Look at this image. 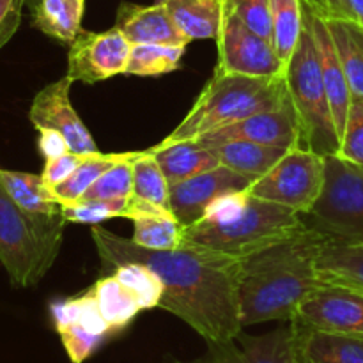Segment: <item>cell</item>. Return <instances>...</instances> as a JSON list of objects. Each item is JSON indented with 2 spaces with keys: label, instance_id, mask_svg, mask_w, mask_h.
<instances>
[{
  "label": "cell",
  "instance_id": "cell-1",
  "mask_svg": "<svg viewBox=\"0 0 363 363\" xmlns=\"http://www.w3.org/2000/svg\"><path fill=\"white\" fill-rule=\"evenodd\" d=\"M92 240L103 272L126 262L151 268L163 284L158 308L183 319L206 342L234 339L243 330L238 303L241 259L184 243L174 250H151L99 225H92Z\"/></svg>",
  "mask_w": 363,
  "mask_h": 363
},
{
  "label": "cell",
  "instance_id": "cell-2",
  "mask_svg": "<svg viewBox=\"0 0 363 363\" xmlns=\"http://www.w3.org/2000/svg\"><path fill=\"white\" fill-rule=\"evenodd\" d=\"M323 236L314 230L243 257L238 272L241 325L291 323L301 301L321 286L315 257Z\"/></svg>",
  "mask_w": 363,
  "mask_h": 363
},
{
  "label": "cell",
  "instance_id": "cell-3",
  "mask_svg": "<svg viewBox=\"0 0 363 363\" xmlns=\"http://www.w3.org/2000/svg\"><path fill=\"white\" fill-rule=\"evenodd\" d=\"M308 230L300 213L247 190L213 201L199 222L184 227L183 243L243 259Z\"/></svg>",
  "mask_w": 363,
  "mask_h": 363
},
{
  "label": "cell",
  "instance_id": "cell-4",
  "mask_svg": "<svg viewBox=\"0 0 363 363\" xmlns=\"http://www.w3.org/2000/svg\"><path fill=\"white\" fill-rule=\"evenodd\" d=\"M286 105H291L286 74L247 77L215 69V74L195 99L186 117L155 147L195 140L209 131L229 126L245 117L264 110L282 108Z\"/></svg>",
  "mask_w": 363,
  "mask_h": 363
},
{
  "label": "cell",
  "instance_id": "cell-5",
  "mask_svg": "<svg viewBox=\"0 0 363 363\" xmlns=\"http://www.w3.org/2000/svg\"><path fill=\"white\" fill-rule=\"evenodd\" d=\"M284 74L291 103L300 121L305 149H311L321 156L337 155L340 138L323 82L318 45L305 9L303 32Z\"/></svg>",
  "mask_w": 363,
  "mask_h": 363
},
{
  "label": "cell",
  "instance_id": "cell-6",
  "mask_svg": "<svg viewBox=\"0 0 363 363\" xmlns=\"http://www.w3.org/2000/svg\"><path fill=\"white\" fill-rule=\"evenodd\" d=\"M325 188L305 225L325 240L363 243V167L337 155L325 156Z\"/></svg>",
  "mask_w": 363,
  "mask_h": 363
},
{
  "label": "cell",
  "instance_id": "cell-7",
  "mask_svg": "<svg viewBox=\"0 0 363 363\" xmlns=\"http://www.w3.org/2000/svg\"><path fill=\"white\" fill-rule=\"evenodd\" d=\"M59 248L43 238L35 223L0 184V262L14 287L35 286L55 261Z\"/></svg>",
  "mask_w": 363,
  "mask_h": 363
},
{
  "label": "cell",
  "instance_id": "cell-8",
  "mask_svg": "<svg viewBox=\"0 0 363 363\" xmlns=\"http://www.w3.org/2000/svg\"><path fill=\"white\" fill-rule=\"evenodd\" d=\"M325 177V156L311 149L294 147L268 174L254 181L248 194L307 215L321 197Z\"/></svg>",
  "mask_w": 363,
  "mask_h": 363
},
{
  "label": "cell",
  "instance_id": "cell-9",
  "mask_svg": "<svg viewBox=\"0 0 363 363\" xmlns=\"http://www.w3.org/2000/svg\"><path fill=\"white\" fill-rule=\"evenodd\" d=\"M216 45V69L223 73L247 77H282L286 73V64L279 57L273 43L252 30L238 14L225 7Z\"/></svg>",
  "mask_w": 363,
  "mask_h": 363
},
{
  "label": "cell",
  "instance_id": "cell-10",
  "mask_svg": "<svg viewBox=\"0 0 363 363\" xmlns=\"http://www.w3.org/2000/svg\"><path fill=\"white\" fill-rule=\"evenodd\" d=\"M131 43L117 27L105 32H85L74 38L67 53V77L73 82L96 84L126 73Z\"/></svg>",
  "mask_w": 363,
  "mask_h": 363
},
{
  "label": "cell",
  "instance_id": "cell-11",
  "mask_svg": "<svg viewBox=\"0 0 363 363\" xmlns=\"http://www.w3.org/2000/svg\"><path fill=\"white\" fill-rule=\"evenodd\" d=\"M152 363H296L293 325L279 326L262 335H248L241 330L234 339L208 342L206 353L194 360L165 357Z\"/></svg>",
  "mask_w": 363,
  "mask_h": 363
},
{
  "label": "cell",
  "instance_id": "cell-12",
  "mask_svg": "<svg viewBox=\"0 0 363 363\" xmlns=\"http://www.w3.org/2000/svg\"><path fill=\"white\" fill-rule=\"evenodd\" d=\"M252 183V177L220 165L190 179L170 184V211L179 220L181 225L190 227L204 216L213 201L222 195L247 191Z\"/></svg>",
  "mask_w": 363,
  "mask_h": 363
},
{
  "label": "cell",
  "instance_id": "cell-13",
  "mask_svg": "<svg viewBox=\"0 0 363 363\" xmlns=\"http://www.w3.org/2000/svg\"><path fill=\"white\" fill-rule=\"evenodd\" d=\"M227 140H248L273 145V147L305 149L300 121L294 112L293 103L282 106V108L254 113L238 123L218 128V130L195 138V142L202 145H215Z\"/></svg>",
  "mask_w": 363,
  "mask_h": 363
},
{
  "label": "cell",
  "instance_id": "cell-14",
  "mask_svg": "<svg viewBox=\"0 0 363 363\" xmlns=\"http://www.w3.org/2000/svg\"><path fill=\"white\" fill-rule=\"evenodd\" d=\"M294 321L325 332L363 335V293L321 284L301 301Z\"/></svg>",
  "mask_w": 363,
  "mask_h": 363
},
{
  "label": "cell",
  "instance_id": "cell-15",
  "mask_svg": "<svg viewBox=\"0 0 363 363\" xmlns=\"http://www.w3.org/2000/svg\"><path fill=\"white\" fill-rule=\"evenodd\" d=\"M71 85H73V80L66 74L60 80L41 89L32 101L28 117L35 130L52 128V130L60 131L73 152L96 155L99 152L98 145L94 144V138L89 133L87 126L71 105Z\"/></svg>",
  "mask_w": 363,
  "mask_h": 363
},
{
  "label": "cell",
  "instance_id": "cell-16",
  "mask_svg": "<svg viewBox=\"0 0 363 363\" xmlns=\"http://www.w3.org/2000/svg\"><path fill=\"white\" fill-rule=\"evenodd\" d=\"M0 184L35 223L39 233L53 247L60 248L64 220L62 204L55 199L41 176L0 169Z\"/></svg>",
  "mask_w": 363,
  "mask_h": 363
},
{
  "label": "cell",
  "instance_id": "cell-17",
  "mask_svg": "<svg viewBox=\"0 0 363 363\" xmlns=\"http://www.w3.org/2000/svg\"><path fill=\"white\" fill-rule=\"evenodd\" d=\"M303 9L312 25V32H314L315 45H318L319 64H321L323 82H325L330 108H332L337 133H339L340 138L344 124H346L347 110H350L353 94H351V89L350 84H347L346 73H344L342 62H340L339 53H337L335 43H333L332 32H330L328 27V21H326V18L323 16V14L315 13L308 4L303 2Z\"/></svg>",
  "mask_w": 363,
  "mask_h": 363
},
{
  "label": "cell",
  "instance_id": "cell-18",
  "mask_svg": "<svg viewBox=\"0 0 363 363\" xmlns=\"http://www.w3.org/2000/svg\"><path fill=\"white\" fill-rule=\"evenodd\" d=\"M116 27L131 45L184 46L190 39L177 28L165 2L155 6H137L123 2L117 11Z\"/></svg>",
  "mask_w": 363,
  "mask_h": 363
},
{
  "label": "cell",
  "instance_id": "cell-19",
  "mask_svg": "<svg viewBox=\"0 0 363 363\" xmlns=\"http://www.w3.org/2000/svg\"><path fill=\"white\" fill-rule=\"evenodd\" d=\"M296 363H363V335L325 332L291 321Z\"/></svg>",
  "mask_w": 363,
  "mask_h": 363
},
{
  "label": "cell",
  "instance_id": "cell-20",
  "mask_svg": "<svg viewBox=\"0 0 363 363\" xmlns=\"http://www.w3.org/2000/svg\"><path fill=\"white\" fill-rule=\"evenodd\" d=\"M124 218L133 222V243L151 250H174L183 245V229L170 209L131 197Z\"/></svg>",
  "mask_w": 363,
  "mask_h": 363
},
{
  "label": "cell",
  "instance_id": "cell-21",
  "mask_svg": "<svg viewBox=\"0 0 363 363\" xmlns=\"http://www.w3.org/2000/svg\"><path fill=\"white\" fill-rule=\"evenodd\" d=\"M321 284L350 287L363 293V243H346L323 238L315 257Z\"/></svg>",
  "mask_w": 363,
  "mask_h": 363
},
{
  "label": "cell",
  "instance_id": "cell-22",
  "mask_svg": "<svg viewBox=\"0 0 363 363\" xmlns=\"http://www.w3.org/2000/svg\"><path fill=\"white\" fill-rule=\"evenodd\" d=\"M147 151L162 167L169 184L190 179L197 174L222 165L211 147H206L195 140L179 142V144L165 145V147H151Z\"/></svg>",
  "mask_w": 363,
  "mask_h": 363
},
{
  "label": "cell",
  "instance_id": "cell-23",
  "mask_svg": "<svg viewBox=\"0 0 363 363\" xmlns=\"http://www.w3.org/2000/svg\"><path fill=\"white\" fill-rule=\"evenodd\" d=\"M206 147H211L216 152L223 167H229L234 172L252 177L254 181L268 174L289 151V149L248 140H227L215 145H206Z\"/></svg>",
  "mask_w": 363,
  "mask_h": 363
},
{
  "label": "cell",
  "instance_id": "cell-24",
  "mask_svg": "<svg viewBox=\"0 0 363 363\" xmlns=\"http://www.w3.org/2000/svg\"><path fill=\"white\" fill-rule=\"evenodd\" d=\"M174 23L190 41L216 39L223 16V0H167Z\"/></svg>",
  "mask_w": 363,
  "mask_h": 363
},
{
  "label": "cell",
  "instance_id": "cell-25",
  "mask_svg": "<svg viewBox=\"0 0 363 363\" xmlns=\"http://www.w3.org/2000/svg\"><path fill=\"white\" fill-rule=\"evenodd\" d=\"M85 0H38L32 7L34 27L60 43L74 41L82 32Z\"/></svg>",
  "mask_w": 363,
  "mask_h": 363
},
{
  "label": "cell",
  "instance_id": "cell-26",
  "mask_svg": "<svg viewBox=\"0 0 363 363\" xmlns=\"http://www.w3.org/2000/svg\"><path fill=\"white\" fill-rule=\"evenodd\" d=\"M353 98H363V27L346 18H326Z\"/></svg>",
  "mask_w": 363,
  "mask_h": 363
},
{
  "label": "cell",
  "instance_id": "cell-27",
  "mask_svg": "<svg viewBox=\"0 0 363 363\" xmlns=\"http://www.w3.org/2000/svg\"><path fill=\"white\" fill-rule=\"evenodd\" d=\"M91 291L98 301L99 312L113 333L126 328L142 311L137 298L112 273L108 277L98 279V282L91 287Z\"/></svg>",
  "mask_w": 363,
  "mask_h": 363
},
{
  "label": "cell",
  "instance_id": "cell-28",
  "mask_svg": "<svg viewBox=\"0 0 363 363\" xmlns=\"http://www.w3.org/2000/svg\"><path fill=\"white\" fill-rule=\"evenodd\" d=\"M137 152H96L89 155L80 167L67 177L64 183L52 188V194L55 195L60 204H71V202L80 201L85 191L103 176L108 169L116 167L117 163L126 162L135 158Z\"/></svg>",
  "mask_w": 363,
  "mask_h": 363
},
{
  "label": "cell",
  "instance_id": "cell-29",
  "mask_svg": "<svg viewBox=\"0 0 363 363\" xmlns=\"http://www.w3.org/2000/svg\"><path fill=\"white\" fill-rule=\"evenodd\" d=\"M50 314H52L55 328L64 325H77L85 328L87 332L105 337V339L113 333L108 323L105 321V318L99 312L98 301H96L92 291H87L80 296L67 298V300L53 301L50 305Z\"/></svg>",
  "mask_w": 363,
  "mask_h": 363
},
{
  "label": "cell",
  "instance_id": "cell-30",
  "mask_svg": "<svg viewBox=\"0 0 363 363\" xmlns=\"http://www.w3.org/2000/svg\"><path fill=\"white\" fill-rule=\"evenodd\" d=\"M272 20L273 46L287 66L303 32V0H272Z\"/></svg>",
  "mask_w": 363,
  "mask_h": 363
},
{
  "label": "cell",
  "instance_id": "cell-31",
  "mask_svg": "<svg viewBox=\"0 0 363 363\" xmlns=\"http://www.w3.org/2000/svg\"><path fill=\"white\" fill-rule=\"evenodd\" d=\"M184 46L131 45L126 74L138 77H160L179 69L184 55Z\"/></svg>",
  "mask_w": 363,
  "mask_h": 363
},
{
  "label": "cell",
  "instance_id": "cell-32",
  "mask_svg": "<svg viewBox=\"0 0 363 363\" xmlns=\"http://www.w3.org/2000/svg\"><path fill=\"white\" fill-rule=\"evenodd\" d=\"M133 197L170 209V184L149 151H140L133 160Z\"/></svg>",
  "mask_w": 363,
  "mask_h": 363
},
{
  "label": "cell",
  "instance_id": "cell-33",
  "mask_svg": "<svg viewBox=\"0 0 363 363\" xmlns=\"http://www.w3.org/2000/svg\"><path fill=\"white\" fill-rule=\"evenodd\" d=\"M112 275L133 294L142 311L156 308L163 296V284L151 268L140 262H126L112 269Z\"/></svg>",
  "mask_w": 363,
  "mask_h": 363
},
{
  "label": "cell",
  "instance_id": "cell-34",
  "mask_svg": "<svg viewBox=\"0 0 363 363\" xmlns=\"http://www.w3.org/2000/svg\"><path fill=\"white\" fill-rule=\"evenodd\" d=\"M128 202L130 199H80L71 204H64L62 216L71 223L99 225L117 216L124 218Z\"/></svg>",
  "mask_w": 363,
  "mask_h": 363
},
{
  "label": "cell",
  "instance_id": "cell-35",
  "mask_svg": "<svg viewBox=\"0 0 363 363\" xmlns=\"http://www.w3.org/2000/svg\"><path fill=\"white\" fill-rule=\"evenodd\" d=\"M140 155V151H138ZM137 155V156H138ZM135 156V158H137ZM117 163L106 170L82 199H131L133 197V160Z\"/></svg>",
  "mask_w": 363,
  "mask_h": 363
},
{
  "label": "cell",
  "instance_id": "cell-36",
  "mask_svg": "<svg viewBox=\"0 0 363 363\" xmlns=\"http://www.w3.org/2000/svg\"><path fill=\"white\" fill-rule=\"evenodd\" d=\"M337 156L363 167V98L351 99Z\"/></svg>",
  "mask_w": 363,
  "mask_h": 363
},
{
  "label": "cell",
  "instance_id": "cell-37",
  "mask_svg": "<svg viewBox=\"0 0 363 363\" xmlns=\"http://www.w3.org/2000/svg\"><path fill=\"white\" fill-rule=\"evenodd\" d=\"M223 7L238 14L252 30L273 43L272 0H223Z\"/></svg>",
  "mask_w": 363,
  "mask_h": 363
},
{
  "label": "cell",
  "instance_id": "cell-38",
  "mask_svg": "<svg viewBox=\"0 0 363 363\" xmlns=\"http://www.w3.org/2000/svg\"><path fill=\"white\" fill-rule=\"evenodd\" d=\"M55 330L71 363H85L105 340V337L87 332L77 325H64Z\"/></svg>",
  "mask_w": 363,
  "mask_h": 363
},
{
  "label": "cell",
  "instance_id": "cell-39",
  "mask_svg": "<svg viewBox=\"0 0 363 363\" xmlns=\"http://www.w3.org/2000/svg\"><path fill=\"white\" fill-rule=\"evenodd\" d=\"M89 155H78V152H66V155L59 156V158H53V160H46L45 163V169H43V181H45L46 186L52 190L55 188L57 184L64 183L78 167L84 163V160L87 158Z\"/></svg>",
  "mask_w": 363,
  "mask_h": 363
},
{
  "label": "cell",
  "instance_id": "cell-40",
  "mask_svg": "<svg viewBox=\"0 0 363 363\" xmlns=\"http://www.w3.org/2000/svg\"><path fill=\"white\" fill-rule=\"evenodd\" d=\"M27 0H0V50L16 34Z\"/></svg>",
  "mask_w": 363,
  "mask_h": 363
},
{
  "label": "cell",
  "instance_id": "cell-41",
  "mask_svg": "<svg viewBox=\"0 0 363 363\" xmlns=\"http://www.w3.org/2000/svg\"><path fill=\"white\" fill-rule=\"evenodd\" d=\"M39 131V140L38 147L39 152L45 156V160H53L59 158V156L66 155L71 151L69 144L64 138V135L60 131L52 130V128H38Z\"/></svg>",
  "mask_w": 363,
  "mask_h": 363
},
{
  "label": "cell",
  "instance_id": "cell-42",
  "mask_svg": "<svg viewBox=\"0 0 363 363\" xmlns=\"http://www.w3.org/2000/svg\"><path fill=\"white\" fill-rule=\"evenodd\" d=\"M303 2L308 4L315 13L323 14L325 18H346V20H353L347 0H303Z\"/></svg>",
  "mask_w": 363,
  "mask_h": 363
},
{
  "label": "cell",
  "instance_id": "cell-43",
  "mask_svg": "<svg viewBox=\"0 0 363 363\" xmlns=\"http://www.w3.org/2000/svg\"><path fill=\"white\" fill-rule=\"evenodd\" d=\"M351 11V18L363 27V0H347Z\"/></svg>",
  "mask_w": 363,
  "mask_h": 363
},
{
  "label": "cell",
  "instance_id": "cell-44",
  "mask_svg": "<svg viewBox=\"0 0 363 363\" xmlns=\"http://www.w3.org/2000/svg\"><path fill=\"white\" fill-rule=\"evenodd\" d=\"M27 2H30V6L34 7V6H35V2H38V0H27Z\"/></svg>",
  "mask_w": 363,
  "mask_h": 363
},
{
  "label": "cell",
  "instance_id": "cell-45",
  "mask_svg": "<svg viewBox=\"0 0 363 363\" xmlns=\"http://www.w3.org/2000/svg\"><path fill=\"white\" fill-rule=\"evenodd\" d=\"M158 2H167V0H158Z\"/></svg>",
  "mask_w": 363,
  "mask_h": 363
}]
</instances>
